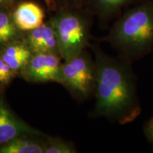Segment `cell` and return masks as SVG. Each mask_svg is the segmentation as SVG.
<instances>
[{
	"label": "cell",
	"mask_w": 153,
	"mask_h": 153,
	"mask_svg": "<svg viewBox=\"0 0 153 153\" xmlns=\"http://www.w3.org/2000/svg\"><path fill=\"white\" fill-rule=\"evenodd\" d=\"M57 4L60 6V8L65 7H79L83 0H54Z\"/></svg>",
	"instance_id": "cell-15"
},
{
	"label": "cell",
	"mask_w": 153,
	"mask_h": 153,
	"mask_svg": "<svg viewBox=\"0 0 153 153\" xmlns=\"http://www.w3.org/2000/svg\"><path fill=\"white\" fill-rule=\"evenodd\" d=\"M41 136L23 135L0 145V153H43L45 140Z\"/></svg>",
	"instance_id": "cell-10"
},
{
	"label": "cell",
	"mask_w": 153,
	"mask_h": 153,
	"mask_svg": "<svg viewBox=\"0 0 153 153\" xmlns=\"http://www.w3.org/2000/svg\"><path fill=\"white\" fill-rule=\"evenodd\" d=\"M144 131L147 138L153 145V117L145 124Z\"/></svg>",
	"instance_id": "cell-16"
},
{
	"label": "cell",
	"mask_w": 153,
	"mask_h": 153,
	"mask_svg": "<svg viewBox=\"0 0 153 153\" xmlns=\"http://www.w3.org/2000/svg\"><path fill=\"white\" fill-rule=\"evenodd\" d=\"M9 0H0V7H3V6H9L10 4Z\"/></svg>",
	"instance_id": "cell-17"
},
{
	"label": "cell",
	"mask_w": 153,
	"mask_h": 153,
	"mask_svg": "<svg viewBox=\"0 0 153 153\" xmlns=\"http://www.w3.org/2000/svg\"><path fill=\"white\" fill-rule=\"evenodd\" d=\"M24 32L15 24L9 6L0 7V48L12 42L24 40Z\"/></svg>",
	"instance_id": "cell-11"
},
{
	"label": "cell",
	"mask_w": 153,
	"mask_h": 153,
	"mask_svg": "<svg viewBox=\"0 0 153 153\" xmlns=\"http://www.w3.org/2000/svg\"><path fill=\"white\" fill-rule=\"evenodd\" d=\"M97 72L94 60L86 51L61 67L60 84L78 99H86L94 94Z\"/></svg>",
	"instance_id": "cell-4"
},
{
	"label": "cell",
	"mask_w": 153,
	"mask_h": 153,
	"mask_svg": "<svg viewBox=\"0 0 153 153\" xmlns=\"http://www.w3.org/2000/svg\"><path fill=\"white\" fill-rule=\"evenodd\" d=\"M18 75L0 57V87L8 85Z\"/></svg>",
	"instance_id": "cell-14"
},
{
	"label": "cell",
	"mask_w": 153,
	"mask_h": 153,
	"mask_svg": "<svg viewBox=\"0 0 153 153\" xmlns=\"http://www.w3.org/2000/svg\"><path fill=\"white\" fill-rule=\"evenodd\" d=\"M61 60L60 55L54 53H33L19 74L26 82L31 83L53 82L60 84Z\"/></svg>",
	"instance_id": "cell-5"
},
{
	"label": "cell",
	"mask_w": 153,
	"mask_h": 153,
	"mask_svg": "<svg viewBox=\"0 0 153 153\" xmlns=\"http://www.w3.org/2000/svg\"><path fill=\"white\" fill-rule=\"evenodd\" d=\"M104 41L131 61L153 52V0L147 1L120 15Z\"/></svg>",
	"instance_id": "cell-2"
},
{
	"label": "cell",
	"mask_w": 153,
	"mask_h": 153,
	"mask_svg": "<svg viewBox=\"0 0 153 153\" xmlns=\"http://www.w3.org/2000/svg\"><path fill=\"white\" fill-rule=\"evenodd\" d=\"M89 46L94 55L97 72L94 116L123 125L134 121L142 108L131 62L110 56L97 44Z\"/></svg>",
	"instance_id": "cell-1"
},
{
	"label": "cell",
	"mask_w": 153,
	"mask_h": 153,
	"mask_svg": "<svg viewBox=\"0 0 153 153\" xmlns=\"http://www.w3.org/2000/svg\"><path fill=\"white\" fill-rule=\"evenodd\" d=\"M91 11L101 21H109L118 16L134 0H88Z\"/></svg>",
	"instance_id": "cell-12"
},
{
	"label": "cell",
	"mask_w": 153,
	"mask_h": 153,
	"mask_svg": "<svg viewBox=\"0 0 153 153\" xmlns=\"http://www.w3.org/2000/svg\"><path fill=\"white\" fill-rule=\"evenodd\" d=\"M9 2L11 3V2H12V1H13V0H9Z\"/></svg>",
	"instance_id": "cell-18"
},
{
	"label": "cell",
	"mask_w": 153,
	"mask_h": 153,
	"mask_svg": "<svg viewBox=\"0 0 153 153\" xmlns=\"http://www.w3.org/2000/svg\"><path fill=\"white\" fill-rule=\"evenodd\" d=\"M50 22L54 28L62 60H70L85 51L89 43L91 20L79 7L59 9Z\"/></svg>",
	"instance_id": "cell-3"
},
{
	"label": "cell",
	"mask_w": 153,
	"mask_h": 153,
	"mask_svg": "<svg viewBox=\"0 0 153 153\" xmlns=\"http://www.w3.org/2000/svg\"><path fill=\"white\" fill-rule=\"evenodd\" d=\"M77 152L72 143L58 138L46 137L43 153H75Z\"/></svg>",
	"instance_id": "cell-13"
},
{
	"label": "cell",
	"mask_w": 153,
	"mask_h": 153,
	"mask_svg": "<svg viewBox=\"0 0 153 153\" xmlns=\"http://www.w3.org/2000/svg\"><path fill=\"white\" fill-rule=\"evenodd\" d=\"M24 41L33 53H54L60 56L54 28L50 20L26 32Z\"/></svg>",
	"instance_id": "cell-7"
},
{
	"label": "cell",
	"mask_w": 153,
	"mask_h": 153,
	"mask_svg": "<svg viewBox=\"0 0 153 153\" xmlns=\"http://www.w3.org/2000/svg\"><path fill=\"white\" fill-rule=\"evenodd\" d=\"M23 135L46 136L17 117L6 104L3 97H0V145Z\"/></svg>",
	"instance_id": "cell-6"
},
{
	"label": "cell",
	"mask_w": 153,
	"mask_h": 153,
	"mask_svg": "<svg viewBox=\"0 0 153 153\" xmlns=\"http://www.w3.org/2000/svg\"><path fill=\"white\" fill-rule=\"evenodd\" d=\"M12 17L17 27L26 33L35 29L43 24L45 13L36 3L25 1L19 4L12 11Z\"/></svg>",
	"instance_id": "cell-8"
},
{
	"label": "cell",
	"mask_w": 153,
	"mask_h": 153,
	"mask_svg": "<svg viewBox=\"0 0 153 153\" xmlns=\"http://www.w3.org/2000/svg\"><path fill=\"white\" fill-rule=\"evenodd\" d=\"M33 53L24 40L12 42L0 48V57L19 74L26 65Z\"/></svg>",
	"instance_id": "cell-9"
}]
</instances>
